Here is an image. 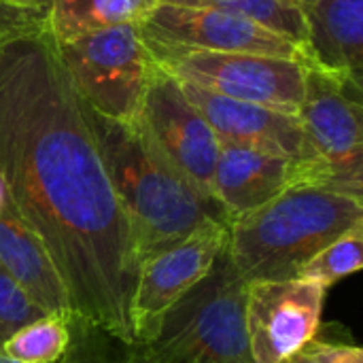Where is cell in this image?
<instances>
[{
	"mask_svg": "<svg viewBox=\"0 0 363 363\" xmlns=\"http://www.w3.org/2000/svg\"><path fill=\"white\" fill-rule=\"evenodd\" d=\"M245 302L247 283L223 249L206 279L164 315L147 347L160 363H253Z\"/></svg>",
	"mask_w": 363,
	"mask_h": 363,
	"instance_id": "4",
	"label": "cell"
},
{
	"mask_svg": "<svg viewBox=\"0 0 363 363\" xmlns=\"http://www.w3.org/2000/svg\"><path fill=\"white\" fill-rule=\"evenodd\" d=\"M55 45L74 91L89 108L117 121L138 119L157 66L138 23L85 32Z\"/></svg>",
	"mask_w": 363,
	"mask_h": 363,
	"instance_id": "5",
	"label": "cell"
},
{
	"mask_svg": "<svg viewBox=\"0 0 363 363\" xmlns=\"http://www.w3.org/2000/svg\"><path fill=\"white\" fill-rule=\"evenodd\" d=\"M138 28L151 47L181 51L255 53L304 62L302 47L289 38L253 19L215 9L160 2L138 23Z\"/></svg>",
	"mask_w": 363,
	"mask_h": 363,
	"instance_id": "9",
	"label": "cell"
},
{
	"mask_svg": "<svg viewBox=\"0 0 363 363\" xmlns=\"http://www.w3.org/2000/svg\"><path fill=\"white\" fill-rule=\"evenodd\" d=\"M83 108L113 191L130 221L140 264L206 221H228L217 200L187 181L138 121L104 117L85 102Z\"/></svg>",
	"mask_w": 363,
	"mask_h": 363,
	"instance_id": "2",
	"label": "cell"
},
{
	"mask_svg": "<svg viewBox=\"0 0 363 363\" xmlns=\"http://www.w3.org/2000/svg\"><path fill=\"white\" fill-rule=\"evenodd\" d=\"M47 315L0 268V349L26 323Z\"/></svg>",
	"mask_w": 363,
	"mask_h": 363,
	"instance_id": "21",
	"label": "cell"
},
{
	"mask_svg": "<svg viewBox=\"0 0 363 363\" xmlns=\"http://www.w3.org/2000/svg\"><path fill=\"white\" fill-rule=\"evenodd\" d=\"M164 157L198 189L211 196L219 138L181 89V83L155 66L138 119Z\"/></svg>",
	"mask_w": 363,
	"mask_h": 363,
	"instance_id": "11",
	"label": "cell"
},
{
	"mask_svg": "<svg viewBox=\"0 0 363 363\" xmlns=\"http://www.w3.org/2000/svg\"><path fill=\"white\" fill-rule=\"evenodd\" d=\"M325 291L302 279L247 283L245 325L253 363H283L317 338Z\"/></svg>",
	"mask_w": 363,
	"mask_h": 363,
	"instance_id": "10",
	"label": "cell"
},
{
	"mask_svg": "<svg viewBox=\"0 0 363 363\" xmlns=\"http://www.w3.org/2000/svg\"><path fill=\"white\" fill-rule=\"evenodd\" d=\"M149 49L155 64L181 83L289 115H298L302 106V60L255 53L181 51L151 45Z\"/></svg>",
	"mask_w": 363,
	"mask_h": 363,
	"instance_id": "7",
	"label": "cell"
},
{
	"mask_svg": "<svg viewBox=\"0 0 363 363\" xmlns=\"http://www.w3.org/2000/svg\"><path fill=\"white\" fill-rule=\"evenodd\" d=\"M0 4L23 9V11H34V13H45V15L49 11V0H0Z\"/></svg>",
	"mask_w": 363,
	"mask_h": 363,
	"instance_id": "24",
	"label": "cell"
},
{
	"mask_svg": "<svg viewBox=\"0 0 363 363\" xmlns=\"http://www.w3.org/2000/svg\"><path fill=\"white\" fill-rule=\"evenodd\" d=\"M0 268L40 311L72 313L49 251L11 204L0 211Z\"/></svg>",
	"mask_w": 363,
	"mask_h": 363,
	"instance_id": "15",
	"label": "cell"
},
{
	"mask_svg": "<svg viewBox=\"0 0 363 363\" xmlns=\"http://www.w3.org/2000/svg\"><path fill=\"white\" fill-rule=\"evenodd\" d=\"M157 4L160 0H49L47 28L55 40H66L119 23H140Z\"/></svg>",
	"mask_w": 363,
	"mask_h": 363,
	"instance_id": "16",
	"label": "cell"
},
{
	"mask_svg": "<svg viewBox=\"0 0 363 363\" xmlns=\"http://www.w3.org/2000/svg\"><path fill=\"white\" fill-rule=\"evenodd\" d=\"M283 363H315V359H313V357H308L304 351H300V353H296V355L287 357Z\"/></svg>",
	"mask_w": 363,
	"mask_h": 363,
	"instance_id": "25",
	"label": "cell"
},
{
	"mask_svg": "<svg viewBox=\"0 0 363 363\" xmlns=\"http://www.w3.org/2000/svg\"><path fill=\"white\" fill-rule=\"evenodd\" d=\"M57 363H160L147 345L119 338L70 313V342Z\"/></svg>",
	"mask_w": 363,
	"mask_h": 363,
	"instance_id": "17",
	"label": "cell"
},
{
	"mask_svg": "<svg viewBox=\"0 0 363 363\" xmlns=\"http://www.w3.org/2000/svg\"><path fill=\"white\" fill-rule=\"evenodd\" d=\"M0 179L49 251L72 313L134 340V234L47 21L0 38Z\"/></svg>",
	"mask_w": 363,
	"mask_h": 363,
	"instance_id": "1",
	"label": "cell"
},
{
	"mask_svg": "<svg viewBox=\"0 0 363 363\" xmlns=\"http://www.w3.org/2000/svg\"><path fill=\"white\" fill-rule=\"evenodd\" d=\"M9 204H11V202H9V194H6V187H4V183H2V179H0V211H4Z\"/></svg>",
	"mask_w": 363,
	"mask_h": 363,
	"instance_id": "26",
	"label": "cell"
},
{
	"mask_svg": "<svg viewBox=\"0 0 363 363\" xmlns=\"http://www.w3.org/2000/svg\"><path fill=\"white\" fill-rule=\"evenodd\" d=\"M0 363H17V362H13V359H9V357H4V355L0 353Z\"/></svg>",
	"mask_w": 363,
	"mask_h": 363,
	"instance_id": "28",
	"label": "cell"
},
{
	"mask_svg": "<svg viewBox=\"0 0 363 363\" xmlns=\"http://www.w3.org/2000/svg\"><path fill=\"white\" fill-rule=\"evenodd\" d=\"M298 117L313 151L315 183L363 194L362 85L304 64Z\"/></svg>",
	"mask_w": 363,
	"mask_h": 363,
	"instance_id": "6",
	"label": "cell"
},
{
	"mask_svg": "<svg viewBox=\"0 0 363 363\" xmlns=\"http://www.w3.org/2000/svg\"><path fill=\"white\" fill-rule=\"evenodd\" d=\"M45 21H47L45 13H34V11H23V9H13L6 4H0V38L6 34H13L17 30L45 23Z\"/></svg>",
	"mask_w": 363,
	"mask_h": 363,
	"instance_id": "23",
	"label": "cell"
},
{
	"mask_svg": "<svg viewBox=\"0 0 363 363\" xmlns=\"http://www.w3.org/2000/svg\"><path fill=\"white\" fill-rule=\"evenodd\" d=\"M228 242V221H206L181 242L140 264L130 300V328L136 342L147 345L164 315L213 270Z\"/></svg>",
	"mask_w": 363,
	"mask_h": 363,
	"instance_id": "8",
	"label": "cell"
},
{
	"mask_svg": "<svg viewBox=\"0 0 363 363\" xmlns=\"http://www.w3.org/2000/svg\"><path fill=\"white\" fill-rule=\"evenodd\" d=\"M181 89L221 143L249 147L291 162H313V151L298 115L217 96L187 83H181Z\"/></svg>",
	"mask_w": 363,
	"mask_h": 363,
	"instance_id": "12",
	"label": "cell"
},
{
	"mask_svg": "<svg viewBox=\"0 0 363 363\" xmlns=\"http://www.w3.org/2000/svg\"><path fill=\"white\" fill-rule=\"evenodd\" d=\"M357 223H363L362 194L294 185L230 219L225 253L245 283L294 279L304 262Z\"/></svg>",
	"mask_w": 363,
	"mask_h": 363,
	"instance_id": "3",
	"label": "cell"
},
{
	"mask_svg": "<svg viewBox=\"0 0 363 363\" xmlns=\"http://www.w3.org/2000/svg\"><path fill=\"white\" fill-rule=\"evenodd\" d=\"M363 223L353 225L328 247L317 251L308 262H304L294 279L313 281L330 289L338 281L359 272L363 264Z\"/></svg>",
	"mask_w": 363,
	"mask_h": 363,
	"instance_id": "20",
	"label": "cell"
},
{
	"mask_svg": "<svg viewBox=\"0 0 363 363\" xmlns=\"http://www.w3.org/2000/svg\"><path fill=\"white\" fill-rule=\"evenodd\" d=\"M166 4H181V6H200V9H215L232 15H240L253 19L272 32L289 38L291 43L304 49L306 43V17L304 9L289 4L285 0H160Z\"/></svg>",
	"mask_w": 363,
	"mask_h": 363,
	"instance_id": "19",
	"label": "cell"
},
{
	"mask_svg": "<svg viewBox=\"0 0 363 363\" xmlns=\"http://www.w3.org/2000/svg\"><path fill=\"white\" fill-rule=\"evenodd\" d=\"M302 351L313 357L315 363H363V351L357 345L321 342L313 338Z\"/></svg>",
	"mask_w": 363,
	"mask_h": 363,
	"instance_id": "22",
	"label": "cell"
},
{
	"mask_svg": "<svg viewBox=\"0 0 363 363\" xmlns=\"http://www.w3.org/2000/svg\"><path fill=\"white\" fill-rule=\"evenodd\" d=\"M70 342V313H47L19 328L0 349L17 363H57Z\"/></svg>",
	"mask_w": 363,
	"mask_h": 363,
	"instance_id": "18",
	"label": "cell"
},
{
	"mask_svg": "<svg viewBox=\"0 0 363 363\" xmlns=\"http://www.w3.org/2000/svg\"><path fill=\"white\" fill-rule=\"evenodd\" d=\"M294 185H308L302 162L219 140L211 196L228 221L264 206Z\"/></svg>",
	"mask_w": 363,
	"mask_h": 363,
	"instance_id": "13",
	"label": "cell"
},
{
	"mask_svg": "<svg viewBox=\"0 0 363 363\" xmlns=\"http://www.w3.org/2000/svg\"><path fill=\"white\" fill-rule=\"evenodd\" d=\"M285 2H289V4H296V6H300V9H304V11H306V9H308V6H311L315 0H285Z\"/></svg>",
	"mask_w": 363,
	"mask_h": 363,
	"instance_id": "27",
	"label": "cell"
},
{
	"mask_svg": "<svg viewBox=\"0 0 363 363\" xmlns=\"http://www.w3.org/2000/svg\"><path fill=\"white\" fill-rule=\"evenodd\" d=\"M304 17V64L362 85L363 0H315Z\"/></svg>",
	"mask_w": 363,
	"mask_h": 363,
	"instance_id": "14",
	"label": "cell"
}]
</instances>
